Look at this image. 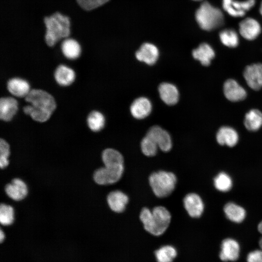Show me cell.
<instances>
[{"label": "cell", "mask_w": 262, "mask_h": 262, "mask_svg": "<svg viewBox=\"0 0 262 262\" xmlns=\"http://www.w3.org/2000/svg\"><path fill=\"white\" fill-rule=\"evenodd\" d=\"M259 246L261 248V249L262 250V237L260 239L259 241Z\"/></svg>", "instance_id": "cell-40"}, {"label": "cell", "mask_w": 262, "mask_h": 262, "mask_svg": "<svg viewBox=\"0 0 262 262\" xmlns=\"http://www.w3.org/2000/svg\"><path fill=\"white\" fill-rule=\"evenodd\" d=\"M25 100L30 104L23 108L24 113L39 122L48 120L56 108L53 97L40 89L30 90L25 97Z\"/></svg>", "instance_id": "cell-1"}, {"label": "cell", "mask_w": 262, "mask_h": 262, "mask_svg": "<svg viewBox=\"0 0 262 262\" xmlns=\"http://www.w3.org/2000/svg\"><path fill=\"white\" fill-rule=\"evenodd\" d=\"M13 207L10 205L1 204L0 206V222L4 226L12 224L14 219Z\"/></svg>", "instance_id": "cell-33"}, {"label": "cell", "mask_w": 262, "mask_h": 262, "mask_svg": "<svg viewBox=\"0 0 262 262\" xmlns=\"http://www.w3.org/2000/svg\"><path fill=\"white\" fill-rule=\"evenodd\" d=\"M216 139L220 145L232 147L237 143L239 136L233 128L229 126H223L218 130Z\"/></svg>", "instance_id": "cell-19"}, {"label": "cell", "mask_w": 262, "mask_h": 262, "mask_svg": "<svg viewBox=\"0 0 262 262\" xmlns=\"http://www.w3.org/2000/svg\"><path fill=\"white\" fill-rule=\"evenodd\" d=\"M102 159L104 166H119L124 165V159L122 154L113 148H107L102 153Z\"/></svg>", "instance_id": "cell-27"}, {"label": "cell", "mask_w": 262, "mask_h": 262, "mask_svg": "<svg viewBox=\"0 0 262 262\" xmlns=\"http://www.w3.org/2000/svg\"><path fill=\"white\" fill-rule=\"evenodd\" d=\"M10 155L9 144L3 139L0 140V167L4 168L9 164L8 158Z\"/></svg>", "instance_id": "cell-35"}, {"label": "cell", "mask_w": 262, "mask_h": 262, "mask_svg": "<svg viewBox=\"0 0 262 262\" xmlns=\"http://www.w3.org/2000/svg\"><path fill=\"white\" fill-rule=\"evenodd\" d=\"M159 95L162 100L166 104H176L179 98V93L177 87L170 83L163 82L158 88Z\"/></svg>", "instance_id": "cell-16"}, {"label": "cell", "mask_w": 262, "mask_h": 262, "mask_svg": "<svg viewBox=\"0 0 262 262\" xmlns=\"http://www.w3.org/2000/svg\"><path fill=\"white\" fill-rule=\"evenodd\" d=\"M261 32V24L252 17H246L239 23V33L246 40H255L259 36Z\"/></svg>", "instance_id": "cell-8"}, {"label": "cell", "mask_w": 262, "mask_h": 262, "mask_svg": "<svg viewBox=\"0 0 262 262\" xmlns=\"http://www.w3.org/2000/svg\"><path fill=\"white\" fill-rule=\"evenodd\" d=\"M247 262H262V250H255L249 252L247 256Z\"/></svg>", "instance_id": "cell-36"}, {"label": "cell", "mask_w": 262, "mask_h": 262, "mask_svg": "<svg viewBox=\"0 0 262 262\" xmlns=\"http://www.w3.org/2000/svg\"><path fill=\"white\" fill-rule=\"evenodd\" d=\"M18 109L17 101L12 97L1 98L0 99V118L5 121H10Z\"/></svg>", "instance_id": "cell-21"}, {"label": "cell", "mask_w": 262, "mask_h": 262, "mask_svg": "<svg viewBox=\"0 0 262 262\" xmlns=\"http://www.w3.org/2000/svg\"><path fill=\"white\" fill-rule=\"evenodd\" d=\"M219 37L221 42L229 48H236L239 43L238 34L236 31L232 28H226L220 31Z\"/></svg>", "instance_id": "cell-28"}, {"label": "cell", "mask_w": 262, "mask_h": 262, "mask_svg": "<svg viewBox=\"0 0 262 262\" xmlns=\"http://www.w3.org/2000/svg\"><path fill=\"white\" fill-rule=\"evenodd\" d=\"M244 125L250 131H255L262 126V113L259 110H249L245 115Z\"/></svg>", "instance_id": "cell-24"}, {"label": "cell", "mask_w": 262, "mask_h": 262, "mask_svg": "<svg viewBox=\"0 0 262 262\" xmlns=\"http://www.w3.org/2000/svg\"><path fill=\"white\" fill-rule=\"evenodd\" d=\"M259 12L261 16H262V0L261 2L260 8H259Z\"/></svg>", "instance_id": "cell-39"}, {"label": "cell", "mask_w": 262, "mask_h": 262, "mask_svg": "<svg viewBox=\"0 0 262 262\" xmlns=\"http://www.w3.org/2000/svg\"><path fill=\"white\" fill-rule=\"evenodd\" d=\"M243 75L248 86L254 90L262 88V64L255 63L247 66Z\"/></svg>", "instance_id": "cell-9"}, {"label": "cell", "mask_w": 262, "mask_h": 262, "mask_svg": "<svg viewBox=\"0 0 262 262\" xmlns=\"http://www.w3.org/2000/svg\"><path fill=\"white\" fill-rule=\"evenodd\" d=\"M224 94L229 100L237 102L244 100L246 97V90L234 79L226 80L223 85Z\"/></svg>", "instance_id": "cell-11"}, {"label": "cell", "mask_w": 262, "mask_h": 262, "mask_svg": "<svg viewBox=\"0 0 262 262\" xmlns=\"http://www.w3.org/2000/svg\"><path fill=\"white\" fill-rule=\"evenodd\" d=\"M194 1H203V0H193Z\"/></svg>", "instance_id": "cell-41"}, {"label": "cell", "mask_w": 262, "mask_h": 262, "mask_svg": "<svg viewBox=\"0 0 262 262\" xmlns=\"http://www.w3.org/2000/svg\"><path fill=\"white\" fill-rule=\"evenodd\" d=\"M107 200L110 209L115 213H119L125 210L129 197L122 191L115 190L108 194Z\"/></svg>", "instance_id": "cell-20"}, {"label": "cell", "mask_w": 262, "mask_h": 262, "mask_svg": "<svg viewBox=\"0 0 262 262\" xmlns=\"http://www.w3.org/2000/svg\"><path fill=\"white\" fill-rule=\"evenodd\" d=\"M214 185L218 190L227 192L231 188L232 182L229 175L224 172H221L214 178Z\"/></svg>", "instance_id": "cell-31"}, {"label": "cell", "mask_w": 262, "mask_h": 262, "mask_svg": "<svg viewBox=\"0 0 262 262\" xmlns=\"http://www.w3.org/2000/svg\"><path fill=\"white\" fill-rule=\"evenodd\" d=\"M170 212L165 207L156 206L150 211L144 208L140 214V219L145 230L154 236L163 234L167 229L171 221Z\"/></svg>", "instance_id": "cell-2"}, {"label": "cell", "mask_w": 262, "mask_h": 262, "mask_svg": "<svg viewBox=\"0 0 262 262\" xmlns=\"http://www.w3.org/2000/svg\"><path fill=\"white\" fill-rule=\"evenodd\" d=\"M7 195L12 199L19 201L23 199L27 195V187L25 183L19 179H14L5 186Z\"/></svg>", "instance_id": "cell-18"}, {"label": "cell", "mask_w": 262, "mask_h": 262, "mask_svg": "<svg viewBox=\"0 0 262 262\" xmlns=\"http://www.w3.org/2000/svg\"><path fill=\"white\" fill-rule=\"evenodd\" d=\"M159 51L157 47L150 43L143 44L135 53L136 59L148 65L154 64L157 61Z\"/></svg>", "instance_id": "cell-13"}, {"label": "cell", "mask_w": 262, "mask_h": 262, "mask_svg": "<svg viewBox=\"0 0 262 262\" xmlns=\"http://www.w3.org/2000/svg\"><path fill=\"white\" fill-rule=\"evenodd\" d=\"M152 105L150 100L145 97L135 99L130 107L131 115L135 118L141 119L147 116L151 113Z\"/></svg>", "instance_id": "cell-15"}, {"label": "cell", "mask_w": 262, "mask_h": 262, "mask_svg": "<svg viewBox=\"0 0 262 262\" xmlns=\"http://www.w3.org/2000/svg\"><path fill=\"white\" fill-rule=\"evenodd\" d=\"M158 145L155 142L147 135L144 137L141 142V148L142 152L147 156L151 157L156 155Z\"/></svg>", "instance_id": "cell-32"}, {"label": "cell", "mask_w": 262, "mask_h": 262, "mask_svg": "<svg viewBox=\"0 0 262 262\" xmlns=\"http://www.w3.org/2000/svg\"><path fill=\"white\" fill-rule=\"evenodd\" d=\"M215 55V51L213 48L205 42L201 43L197 48L192 51L194 58L199 61L204 66H209Z\"/></svg>", "instance_id": "cell-17"}, {"label": "cell", "mask_w": 262, "mask_h": 262, "mask_svg": "<svg viewBox=\"0 0 262 262\" xmlns=\"http://www.w3.org/2000/svg\"><path fill=\"white\" fill-rule=\"evenodd\" d=\"M62 51L64 56L69 59L77 58L81 54V47L79 43L71 38L66 39L61 45Z\"/></svg>", "instance_id": "cell-26"}, {"label": "cell", "mask_w": 262, "mask_h": 262, "mask_svg": "<svg viewBox=\"0 0 262 262\" xmlns=\"http://www.w3.org/2000/svg\"><path fill=\"white\" fill-rule=\"evenodd\" d=\"M184 208L192 217H200L204 210V204L201 197L196 194L190 193L183 199Z\"/></svg>", "instance_id": "cell-14"}, {"label": "cell", "mask_w": 262, "mask_h": 262, "mask_svg": "<svg viewBox=\"0 0 262 262\" xmlns=\"http://www.w3.org/2000/svg\"><path fill=\"white\" fill-rule=\"evenodd\" d=\"M110 0H76L80 7L85 11H91L108 2Z\"/></svg>", "instance_id": "cell-34"}, {"label": "cell", "mask_w": 262, "mask_h": 262, "mask_svg": "<svg viewBox=\"0 0 262 262\" xmlns=\"http://www.w3.org/2000/svg\"><path fill=\"white\" fill-rule=\"evenodd\" d=\"M105 118L100 112L97 111L91 112L88 116L87 122L89 128L94 131H100L104 126Z\"/></svg>", "instance_id": "cell-30"}, {"label": "cell", "mask_w": 262, "mask_h": 262, "mask_svg": "<svg viewBox=\"0 0 262 262\" xmlns=\"http://www.w3.org/2000/svg\"><path fill=\"white\" fill-rule=\"evenodd\" d=\"M7 89L11 94L17 97H25L30 91L29 83L18 78L9 80L7 82Z\"/></svg>", "instance_id": "cell-22"}, {"label": "cell", "mask_w": 262, "mask_h": 262, "mask_svg": "<svg viewBox=\"0 0 262 262\" xmlns=\"http://www.w3.org/2000/svg\"><path fill=\"white\" fill-rule=\"evenodd\" d=\"M195 19L202 30L209 32L220 28L225 23L222 10L207 1H203L197 9Z\"/></svg>", "instance_id": "cell-4"}, {"label": "cell", "mask_w": 262, "mask_h": 262, "mask_svg": "<svg viewBox=\"0 0 262 262\" xmlns=\"http://www.w3.org/2000/svg\"><path fill=\"white\" fill-rule=\"evenodd\" d=\"M152 138L158 147L164 152H168L172 148V143L169 133L158 126L151 127L146 134Z\"/></svg>", "instance_id": "cell-10"}, {"label": "cell", "mask_w": 262, "mask_h": 262, "mask_svg": "<svg viewBox=\"0 0 262 262\" xmlns=\"http://www.w3.org/2000/svg\"><path fill=\"white\" fill-rule=\"evenodd\" d=\"M258 229L259 232L262 234V221L259 224L258 226Z\"/></svg>", "instance_id": "cell-38"}, {"label": "cell", "mask_w": 262, "mask_h": 262, "mask_svg": "<svg viewBox=\"0 0 262 262\" xmlns=\"http://www.w3.org/2000/svg\"><path fill=\"white\" fill-rule=\"evenodd\" d=\"M240 249L239 244L235 240L225 239L221 243L219 258L223 262L235 261L239 258Z\"/></svg>", "instance_id": "cell-12"}, {"label": "cell", "mask_w": 262, "mask_h": 262, "mask_svg": "<svg viewBox=\"0 0 262 262\" xmlns=\"http://www.w3.org/2000/svg\"><path fill=\"white\" fill-rule=\"evenodd\" d=\"M46 28L45 40L52 47L59 40L67 37L70 33V21L68 16L56 12L44 18Z\"/></svg>", "instance_id": "cell-3"}, {"label": "cell", "mask_w": 262, "mask_h": 262, "mask_svg": "<svg viewBox=\"0 0 262 262\" xmlns=\"http://www.w3.org/2000/svg\"><path fill=\"white\" fill-rule=\"evenodd\" d=\"M155 254L158 262H172L177 256V252L173 246L166 245L157 250Z\"/></svg>", "instance_id": "cell-29"}, {"label": "cell", "mask_w": 262, "mask_h": 262, "mask_svg": "<svg viewBox=\"0 0 262 262\" xmlns=\"http://www.w3.org/2000/svg\"><path fill=\"white\" fill-rule=\"evenodd\" d=\"M124 172V165L104 166L98 169L94 174L95 182L99 185L111 184L117 182Z\"/></svg>", "instance_id": "cell-6"}, {"label": "cell", "mask_w": 262, "mask_h": 262, "mask_svg": "<svg viewBox=\"0 0 262 262\" xmlns=\"http://www.w3.org/2000/svg\"><path fill=\"white\" fill-rule=\"evenodd\" d=\"M54 77L59 84L62 86H68L74 82L75 74L72 69L62 65L59 66L56 69Z\"/></svg>", "instance_id": "cell-23"}, {"label": "cell", "mask_w": 262, "mask_h": 262, "mask_svg": "<svg viewBox=\"0 0 262 262\" xmlns=\"http://www.w3.org/2000/svg\"><path fill=\"white\" fill-rule=\"evenodd\" d=\"M256 0H222V8L228 14L234 17L245 16L247 12L255 5Z\"/></svg>", "instance_id": "cell-7"}, {"label": "cell", "mask_w": 262, "mask_h": 262, "mask_svg": "<svg viewBox=\"0 0 262 262\" xmlns=\"http://www.w3.org/2000/svg\"><path fill=\"white\" fill-rule=\"evenodd\" d=\"M224 211L227 217L235 223L242 222L246 216V211L242 207L232 202L226 204Z\"/></svg>", "instance_id": "cell-25"}, {"label": "cell", "mask_w": 262, "mask_h": 262, "mask_svg": "<svg viewBox=\"0 0 262 262\" xmlns=\"http://www.w3.org/2000/svg\"><path fill=\"white\" fill-rule=\"evenodd\" d=\"M149 183L155 196L158 197H165L174 191L177 178L172 172L159 171L150 175Z\"/></svg>", "instance_id": "cell-5"}, {"label": "cell", "mask_w": 262, "mask_h": 262, "mask_svg": "<svg viewBox=\"0 0 262 262\" xmlns=\"http://www.w3.org/2000/svg\"><path fill=\"white\" fill-rule=\"evenodd\" d=\"M5 238V235L4 232L2 231V229H1L0 230V243H2L4 239Z\"/></svg>", "instance_id": "cell-37"}]
</instances>
